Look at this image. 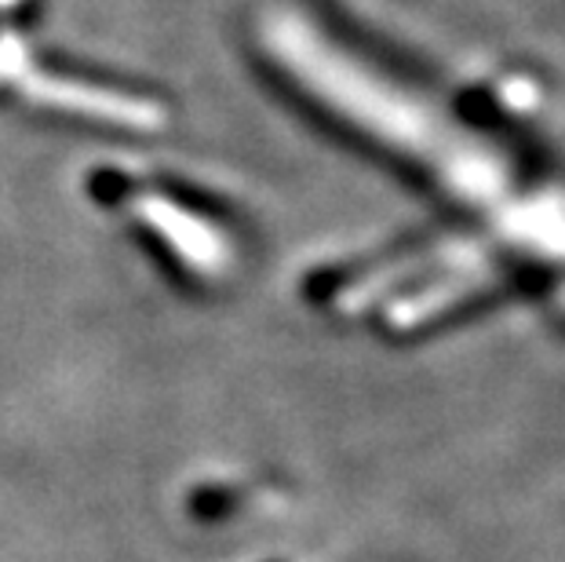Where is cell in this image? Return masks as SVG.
<instances>
[{
	"label": "cell",
	"mask_w": 565,
	"mask_h": 562,
	"mask_svg": "<svg viewBox=\"0 0 565 562\" xmlns=\"http://www.w3.org/2000/svg\"><path fill=\"white\" fill-rule=\"evenodd\" d=\"M0 88L19 92L41 106H55L66 114H84L95 121H117L128 128H153L161 121V106L136 99L128 92H114L103 85H88V81L47 74L30 47L22 44L15 33H0Z\"/></svg>",
	"instance_id": "6da1fadb"
},
{
	"label": "cell",
	"mask_w": 565,
	"mask_h": 562,
	"mask_svg": "<svg viewBox=\"0 0 565 562\" xmlns=\"http://www.w3.org/2000/svg\"><path fill=\"white\" fill-rule=\"evenodd\" d=\"M0 4H11V0H0Z\"/></svg>",
	"instance_id": "7a4b0ae2"
}]
</instances>
